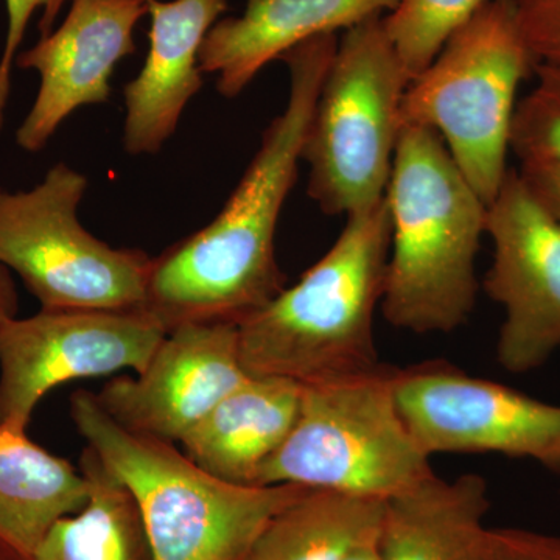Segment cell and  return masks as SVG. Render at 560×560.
Returning <instances> with one entry per match:
<instances>
[{
  "label": "cell",
  "mask_w": 560,
  "mask_h": 560,
  "mask_svg": "<svg viewBox=\"0 0 560 560\" xmlns=\"http://www.w3.org/2000/svg\"><path fill=\"white\" fill-rule=\"evenodd\" d=\"M81 471L90 499L51 526L32 560H153L131 493L88 445Z\"/></svg>",
  "instance_id": "ffe728a7"
},
{
  "label": "cell",
  "mask_w": 560,
  "mask_h": 560,
  "mask_svg": "<svg viewBox=\"0 0 560 560\" xmlns=\"http://www.w3.org/2000/svg\"><path fill=\"white\" fill-rule=\"evenodd\" d=\"M147 9L149 55L124 90V149L135 156L158 153L175 135L184 109L202 88V43L228 0H147Z\"/></svg>",
  "instance_id": "5bb4252c"
},
{
  "label": "cell",
  "mask_w": 560,
  "mask_h": 560,
  "mask_svg": "<svg viewBox=\"0 0 560 560\" xmlns=\"http://www.w3.org/2000/svg\"><path fill=\"white\" fill-rule=\"evenodd\" d=\"M390 245L381 312L394 329L452 334L470 319L488 205L436 131L400 128L385 194Z\"/></svg>",
  "instance_id": "7a4b0ae2"
},
{
  "label": "cell",
  "mask_w": 560,
  "mask_h": 560,
  "mask_svg": "<svg viewBox=\"0 0 560 560\" xmlns=\"http://www.w3.org/2000/svg\"><path fill=\"white\" fill-rule=\"evenodd\" d=\"M492 265L482 289L504 311L497 361L525 375L560 349V221L510 171L486 210Z\"/></svg>",
  "instance_id": "8fae6325"
},
{
  "label": "cell",
  "mask_w": 560,
  "mask_h": 560,
  "mask_svg": "<svg viewBox=\"0 0 560 560\" xmlns=\"http://www.w3.org/2000/svg\"><path fill=\"white\" fill-rule=\"evenodd\" d=\"M167 329L139 308L50 311L0 323V425L25 431L51 389L79 378L143 371Z\"/></svg>",
  "instance_id": "9c48e42d"
},
{
  "label": "cell",
  "mask_w": 560,
  "mask_h": 560,
  "mask_svg": "<svg viewBox=\"0 0 560 560\" xmlns=\"http://www.w3.org/2000/svg\"><path fill=\"white\" fill-rule=\"evenodd\" d=\"M302 385L276 375H249L179 442L201 469L232 485L259 486L268 460L294 429Z\"/></svg>",
  "instance_id": "2e32d148"
},
{
  "label": "cell",
  "mask_w": 560,
  "mask_h": 560,
  "mask_svg": "<svg viewBox=\"0 0 560 560\" xmlns=\"http://www.w3.org/2000/svg\"><path fill=\"white\" fill-rule=\"evenodd\" d=\"M88 179L65 162L38 186L0 197V265L16 272L50 311L142 307L151 257L113 248L84 230L79 206Z\"/></svg>",
  "instance_id": "ba28073f"
},
{
  "label": "cell",
  "mask_w": 560,
  "mask_h": 560,
  "mask_svg": "<svg viewBox=\"0 0 560 560\" xmlns=\"http://www.w3.org/2000/svg\"><path fill=\"white\" fill-rule=\"evenodd\" d=\"M482 560H560V536L521 528H489Z\"/></svg>",
  "instance_id": "d4e9b609"
},
{
  "label": "cell",
  "mask_w": 560,
  "mask_h": 560,
  "mask_svg": "<svg viewBox=\"0 0 560 560\" xmlns=\"http://www.w3.org/2000/svg\"><path fill=\"white\" fill-rule=\"evenodd\" d=\"M345 560H382L381 552H378V540L357 548Z\"/></svg>",
  "instance_id": "83f0119b"
},
{
  "label": "cell",
  "mask_w": 560,
  "mask_h": 560,
  "mask_svg": "<svg viewBox=\"0 0 560 560\" xmlns=\"http://www.w3.org/2000/svg\"><path fill=\"white\" fill-rule=\"evenodd\" d=\"M90 499V482L68 459L0 425V545L32 560L40 540Z\"/></svg>",
  "instance_id": "ac0fdd59"
},
{
  "label": "cell",
  "mask_w": 560,
  "mask_h": 560,
  "mask_svg": "<svg viewBox=\"0 0 560 560\" xmlns=\"http://www.w3.org/2000/svg\"><path fill=\"white\" fill-rule=\"evenodd\" d=\"M397 401L429 456L497 453L560 477V405L548 404L447 361L397 368Z\"/></svg>",
  "instance_id": "30bf717a"
},
{
  "label": "cell",
  "mask_w": 560,
  "mask_h": 560,
  "mask_svg": "<svg viewBox=\"0 0 560 560\" xmlns=\"http://www.w3.org/2000/svg\"><path fill=\"white\" fill-rule=\"evenodd\" d=\"M523 179L528 184L545 208L560 221V167L552 164L529 162L518 168Z\"/></svg>",
  "instance_id": "484cf974"
},
{
  "label": "cell",
  "mask_w": 560,
  "mask_h": 560,
  "mask_svg": "<svg viewBox=\"0 0 560 560\" xmlns=\"http://www.w3.org/2000/svg\"><path fill=\"white\" fill-rule=\"evenodd\" d=\"M399 0H246L241 16L210 28L200 51L202 73L235 98L265 66L320 35H337L396 9Z\"/></svg>",
  "instance_id": "9a60e30c"
},
{
  "label": "cell",
  "mask_w": 560,
  "mask_h": 560,
  "mask_svg": "<svg viewBox=\"0 0 560 560\" xmlns=\"http://www.w3.org/2000/svg\"><path fill=\"white\" fill-rule=\"evenodd\" d=\"M147 13V0H72L60 27L18 55L14 65L40 79L16 131L20 149L43 150L70 114L109 101L110 77L135 54V28Z\"/></svg>",
  "instance_id": "4fadbf2b"
},
{
  "label": "cell",
  "mask_w": 560,
  "mask_h": 560,
  "mask_svg": "<svg viewBox=\"0 0 560 560\" xmlns=\"http://www.w3.org/2000/svg\"><path fill=\"white\" fill-rule=\"evenodd\" d=\"M397 368L301 383L300 416L259 486L298 485L389 500L433 477L396 394Z\"/></svg>",
  "instance_id": "8992f818"
},
{
  "label": "cell",
  "mask_w": 560,
  "mask_h": 560,
  "mask_svg": "<svg viewBox=\"0 0 560 560\" xmlns=\"http://www.w3.org/2000/svg\"><path fill=\"white\" fill-rule=\"evenodd\" d=\"M330 249L294 285L237 324L243 368L300 383L374 370L390 245L383 200L346 217Z\"/></svg>",
  "instance_id": "3957f363"
},
{
  "label": "cell",
  "mask_w": 560,
  "mask_h": 560,
  "mask_svg": "<svg viewBox=\"0 0 560 560\" xmlns=\"http://www.w3.org/2000/svg\"><path fill=\"white\" fill-rule=\"evenodd\" d=\"M489 0H399L383 27L411 81Z\"/></svg>",
  "instance_id": "44dd1931"
},
{
  "label": "cell",
  "mask_w": 560,
  "mask_h": 560,
  "mask_svg": "<svg viewBox=\"0 0 560 560\" xmlns=\"http://www.w3.org/2000/svg\"><path fill=\"white\" fill-rule=\"evenodd\" d=\"M248 377L237 324L187 323L167 331L142 372L113 378L97 400L124 429L180 442Z\"/></svg>",
  "instance_id": "7c38bea8"
},
{
  "label": "cell",
  "mask_w": 560,
  "mask_h": 560,
  "mask_svg": "<svg viewBox=\"0 0 560 560\" xmlns=\"http://www.w3.org/2000/svg\"><path fill=\"white\" fill-rule=\"evenodd\" d=\"M523 36L537 66L560 69V0H514Z\"/></svg>",
  "instance_id": "cb8c5ba5"
},
{
  "label": "cell",
  "mask_w": 560,
  "mask_h": 560,
  "mask_svg": "<svg viewBox=\"0 0 560 560\" xmlns=\"http://www.w3.org/2000/svg\"><path fill=\"white\" fill-rule=\"evenodd\" d=\"M514 0H489L408 84L400 127L436 131L470 186L489 205L511 168L518 90L536 72Z\"/></svg>",
  "instance_id": "5b68a950"
},
{
  "label": "cell",
  "mask_w": 560,
  "mask_h": 560,
  "mask_svg": "<svg viewBox=\"0 0 560 560\" xmlns=\"http://www.w3.org/2000/svg\"><path fill=\"white\" fill-rule=\"evenodd\" d=\"M385 501L308 489L265 526L246 560H345L381 537Z\"/></svg>",
  "instance_id": "d6986e66"
},
{
  "label": "cell",
  "mask_w": 560,
  "mask_h": 560,
  "mask_svg": "<svg viewBox=\"0 0 560 560\" xmlns=\"http://www.w3.org/2000/svg\"><path fill=\"white\" fill-rule=\"evenodd\" d=\"M66 2L69 0H5L7 35L0 55V131L5 121L7 105L10 101L11 73L33 14L38 11L40 13V36L49 35Z\"/></svg>",
  "instance_id": "603a6c76"
},
{
  "label": "cell",
  "mask_w": 560,
  "mask_h": 560,
  "mask_svg": "<svg viewBox=\"0 0 560 560\" xmlns=\"http://www.w3.org/2000/svg\"><path fill=\"white\" fill-rule=\"evenodd\" d=\"M536 84L518 101L511 131V151L521 164L560 167V69L537 66Z\"/></svg>",
  "instance_id": "7402d4cb"
},
{
  "label": "cell",
  "mask_w": 560,
  "mask_h": 560,
  "mask_svg": "<svg viewBox=\"0 0 560 560\" xmlns=\"http://www.w3.org/2000/svg\"><path fill=\"white\" fill-rule=\"evenodd\" d=\"M2 194H3V191H2V190H0V197H2Z\"/></svg>",
  "instance_id": "f1b7e54d"
},
{
  "label": "cell",
  "mask_w": 560,
  "mask_h": 560,
  "mask_svg": "<svg viewBox=\"0 0 560 560\" xmlns=\"http://www.w3.org/2000/svg\"><path fill=\"white\" fill-rule=\"evenodd\" d=\"M410 83L383 16L342 32L302 147L320 212L349 217L385 200Z\"/></svg>",
  "instance_id": "52a82bcc"
},
{
  "label": "cell",
  "mask_w": 560,
  "mask_h": 560,
  "mask_svg": "<svg viewBox=\"0 0 560 560\" xmlns=\"http://www.w3.org/2000/svg\"><path fill=\"white\" fill-rule=\"evenodd\" d=\"M70 416L131 493L153 560H246L271 518L311 489L220 480L173 442L124 429L90 390L72 394Z\"/></svg>",
  "instance_id": "277c9868"
},
{
  "label": "cell",
  "mask_w": 560,
  "mask_h": 560,
  "mask_svg": "<svg viewBox=\"0 0 560 560\" xmlns=\"http://www.w3.org/2000/svg\"><path fill=\"white\" fill-rule=\"evenodd\" d=\"M338 39L316 36L280 58L289 68V101L230 200L208 226L151 260L142 308L167 331L187 323L238 324L285 289L276 234Z\"/></svg>",
  "instance_id": "6da1fadb"
},
{
  "label": "cell",
  "mask_w": 560,
  "mask_h": 560,
  "mask_svg": "<svg viewBox=\"0 0 560 560\" xmlns=\"http://www.w3.org/2000/svg\"><path fill=\"white\" fill-rule=\"evenodd\" d=\"M18 312V293L9 268L0 265V323L13 318Z\"/></svg>",
  "instance_id": "4316f807"
},
{
  "label": "cell",
  "mask_w": 560,
  "mask_h": 560,
  "mask_svg": "<svg viewBox=\"0 0 560 560\" xmlns=\"http://www.w3.org/2000/svg\"><path fill=\"white\" fill-rule=\"evenodd\" d=\"M489 485L475 471L442 480L436 474L385 501L382 560H482L489 528Z\"/></svg>",
  "instance_id": "e0dca14e"
}]
</instances>
